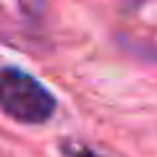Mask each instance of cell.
<instances>
[{"mask_svg":"<svg viewBox=\"0 0 157 157\" xmlns=\"http://www.w3.org/2000/svg\"><path fill=\"white\" fill-rule=\"evenodd\" d=\"M0 107L21 123H42L52 115L55 100L29 73L0 68Z\"/></svg>","mask_w":157,"mask_h":157,"instance_id":"1","label":"cell"},{"mask_svg":"<svg viewBox=\"0 0 157 157\" xmlns=\"http://www.w3.org/2000/svg\"><path fill=\"white\" fill-rule=\"evenodd\" d=\"M81 157H100V155H92V152H86V155H81Z\"/></svg>","mask_w":157,"mask_h":157,"instance_id":"2","label":"cell"}]
</instances>
